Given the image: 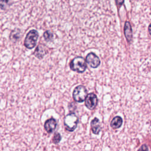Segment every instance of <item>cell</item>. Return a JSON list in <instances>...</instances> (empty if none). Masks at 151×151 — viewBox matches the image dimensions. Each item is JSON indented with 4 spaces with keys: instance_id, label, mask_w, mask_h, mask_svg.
Segmentation results:
<instances>
[{
    "instance_id": "6da1fadb",
    "label": "cell",
    "mask_w": 151,
    "mask_h": 151,
    "mask_svg": "<svg viewBox=\"0 0 151 151\" xmlns=\"http://www.w3.org/2000/svg\"><path fill=\"white\" fill-rule=\"evenodd\" d=\"M86 61L82 57H76L70 63V67L73 71L79 73H83L87 68Z\"/></svg>"
},
{
    "instance_id": "7a4b0ae2",
    "label": "cell",
    "mask_w": 151,
    "mask_h": 151,
    "mask_svg": "<svg viewBox=\"0 0 151 151\" xmlns=\"http://www.w3.org/2000/svg\"><path fill=\"white\" fill-rule=\"evenodd\" d=\"M78 118L74 113H70L64 117V123L65 129L68 132H73L77 127Z\"/></svg>"
},
{
    "instance_id": "3957f363",
    "label": "cell",
    "mask_w": 151,
    "mask_h": 151,
    "mask_svg": "<svg viewBox=\"0 0 151 151\" xmlns=\"http://www.w3.org/2000/svg\"><path fill=\"white\" fill-rule=\"evenodd\" d=\"M87 94V90L86 87L82 85H79L74 89L73 97L76 102L82 103L85 101Z\"/></svg>"
},
{
    "instance_id": "277c9868",
    "label": "cell",
    "mask_w": 151,
    "mask_h": 151,
    "mask_svg": "<svg viewBox=\"0 0 151 151\" xmlns=\"http://www.w3.org/2000/svg\"><path fill=\"white\" fill-rule=\"evenodd\" d=\"M38 37V32L35 29H32L27 34L25 41L24 45L28 49L33 48L36 44Z\"/></svg>"
},
{
    "instance_id": "5b68a950",
    "label": "cell",
    "mask_w": 151,
    "mask_h": 151,
    "mask_svg": "<svg viewBox=\"0 0 151 151\" xmlns=\"http://www.w3.org/2000/svg\"><path fill=\"white\" fill-rule=\"evenodd\" d=\"M98 103V99L94 93H88L85 99V106L90 110H93L96 108Z\"/></svg>"
},
{
    "instance_id": "8992f818",
    "label": "cell",
    "mask_w": 151,
    "mask_h": 151,
    "mask_svg": "<svg viewBox=\"0 0 151 151\" xmlns=\"http://www.w3.org/2000/svg\"><path fill=\"white\" fill-rule=\"evenodd\" d=\"M86 61L89 65L93 68L98 67L100 64V60L99 57L93 52H90L87 54L86 58Z\"/></svg>"
},
{
    "instance_id": "52a82bcc",
    "label": "cell",
    "mask_w": 151,
    "mask_h": 151,
    "mask_svg": "<svg viewBox=\"0 0 151 151\" xmlns=\"http://www.w3.org/2000/svg\"><path fill=\"white\" fill-rule=\"evenodd\" d=\"M57 122L54 118H51L46 120L44 123V129L49 133H52L56 128Z\"/></svg>"
},
{
    "instance_id": "ba28073f",
    "label": "cell",
    "mask_w": 151,
    "mask_h": 151,
    "mask_svg": "<svg viewBox=\"0 0 151 151\" xmlns=\"http://www.w3.org/2000/svg\"><path fill=\"white\" fill-rule=\"evenodd\" d=\"M91 129L94 134H99L101 131V126L99 119L97 117L94 118L91 122Z\"/></svg>"
},
{
    "instance_id": "9c48e42d",
    "label": "cell",
    "mask_w": 151,
    "mask_h": 151,
    "mask_svg": "<svg viewBox=\"0 0 151 151\" xmlns=\"http://www.w3.org/2000/svg\"><path fill=\"white\" fill-rule=\"evenodd\" d=\"M124 33L128 42H130L132 38V29L130 22L126 21L124 27Z\"/></svg>"
},
{
    "instance_id": "30bf717a",
    "label": "cell",
    "mask_w": 151,
    "mask_h": 151,
    "mask_svg": "<svg viewBox=\"0 0 151 151\" xmlns=\"http://www.w3.org/2000/svg\"><path fill=\"white\" fill-rule=\"evenodd\" d=\"M123 124V119L120 116H115L110 123V126L113 129H117L120 128Z\"/></svg>"
},
{
    "instance_id": "8fae6325",
    "label": "cell",
    "mask_w": 151,
    "mask_h": 151,
    "mask_svg": "<svg viewBox=\"0 0 151 151\" xmlns=\"http://www.w3.org/2000/svg\"><path fill=\"white\" fill-rule=\"evenodd\" d=\"M34 54L35 55V57L41 59L45 54V51L42 45H39L35 50Z\"/></svg>"
},
{
    "instance_id": "7c38bea8",
    "label": "cell",
    "mask_w": 151,
    "mask_h": 151,
    "mask_svg": "<svg viewBox=\"0 0 151 151\" xmlns=\"http://www.w3.org/2000/svg\"><path fill=\"white\" fill-rule=\"evenodd\" d=\"M61 136L60 134L58 132H55L52 137V142L54 144H57L61 141Z\"/></svg>"
},
{
    "instance_id": "4fadbf2b",
    "label": "cell",
    "mask_w": 151,
    "mask_h": 151,
    "mask_svg": "<svg viewBox=\"0 0 151 151\" xmlns=\"http://www.w3.org/2000/svg\"><path fill=\"white\" fill-rule=\"evenodd\" d=\"M44 37L46 41H50L51 40V38L52 37V34L51 33L50 31H47L44 32Z\"/></svg>"
},
{
    "instance_id": "5bb4252c",
    "label": "cell",
    "mask_w": 151,
    "mask_h": 151,
    "mask_svg": "<svg viewBox=\"0 0 151 151\" xmlns=\"http://www.w3.org/2000/svg\"><path fill=\"white\" fill-rule=\"evenodd\" d=\"M137 151H148V147L146 144H143L140 147Z\"/></svg>"
},
{
    "instance_id": "9a60e30c",
    "label": "cell",
    "mask_w": 151,
    "mask_h": 151,
    "mask_svg": "<svg viewBox=\"0 0 151 151\" xmlns=\"http://www.w3.org/2000/svg\"><path fill=\"white\" fill-rule=\"evenodd\" d=\"M8 0H0V3H1V8L4 9V6L6 5Z\"/></svg>"
},
{
    "instance_id": "2e32d148",
    "label": "cell",
    "mask_w": 151,
    "mask_h": 151,
    "mask_svg": "<svg viewBox=\"0 0 151 151\" xmlns=\"http://www.w3.org/2000/svg\"><path fill=\"white\" fill-rule=\"evenodd\" d=\"M124 2V0H116V3L119 5H121Z\"/></svg>"
},
{
    "instance_id": "e0dca14e",
    "label": "cell",
    "mask_w": 151,
    "mask_h": 151,
    "mask_svg": "<svg viewBox=\"0 0 151 151\" xmlns=\"http://www.w3.org/2000/svg\"><path fill=\"white\" fill-rule=\"evenodd\" d=\"M148 30H149V34L151 35V24H150L149 25V26Z\"/></svg>"
},
{
    "instance_id": "ac0fdd59",
    "label": "cell",
    "mask_w": 151,
    "mask_h": 151,
    "mask_svg": "<svg viewBox=\"0 0 151 151\" xmlns=\"http://www.w3.org/2000/svg\"><path fill=\"white\" fill-rule=\"evenodd\" d=\"M150 124H151V121H150Z\"/></svg>"
}]
</instances>
